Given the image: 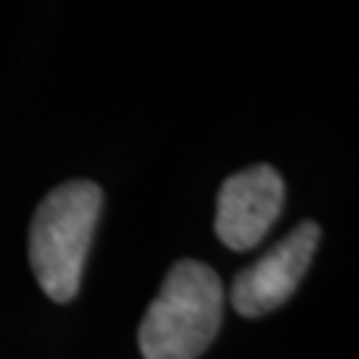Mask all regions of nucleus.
<instances>
[{
    "instance_id": "obj_4",
    "label": "nucleus",
    "mask_w": 359,
    "mask_h": 359,
    "mask_svg": "<svg viewBox=\"0 0 359 359\" xmlns=\"http://www.w3.org/2000/svg\"><path fill=\"white\" fill-rule=\"evenodd\" d=\"M285 205V181L271 165L245 168L224 181L216 203V234L231 250L256 248Z\"/></svg>"
},
{
    "instance_id": "obj_3",
    "label": "nucleus",
    "mask_w": 359,
    "mask_h": 359,
    "mask_svg": "<svg viewBox=\"0 0 359 359\" xmlns=\"http://www.w3.org/2000/svg\"><path fill=\"white\" fill-rule=\"evenodd\" d=\"M320 245V226L314 221L298 224L264 258L243 269L231 283V306L243 317H264L280 309L295 293L309 271Z\"/></svg>"
},
{
    "instance_id": "obj_2",
    "label": "nucleus",
    "mask_w": 359,
    "mask_h": 359,
    "mask_svg": "<svg viewBox=\"0 0 359 359\" xmlns=\"http://www.w3.org/2000/svg\"><path fill=\"white\" fill-rule=\"evenodd\" d=\"M102 213V189L93 181H67L38 205L29 224V266L43 293L56 304L72 301Z\"/></svg>"
},
{
    "instance_id": "obj_1",
    "label": "nucleus",
    "mask_w": 359,
    "mask_h": 359,
    "mask_svg": "<svg viewBox=\"0 0 359 359\" xmlns=\"http://www.w3.org/2000/svg\"><path fill=\"white\" fill-rule=\"evenodd\" d=\"M224 320V287L218 274L200 261H179L139 327L144 359H197Z\"/></svg>"
}]
</instances>
